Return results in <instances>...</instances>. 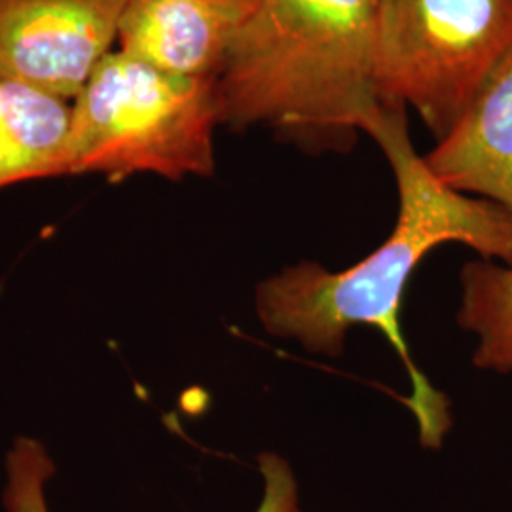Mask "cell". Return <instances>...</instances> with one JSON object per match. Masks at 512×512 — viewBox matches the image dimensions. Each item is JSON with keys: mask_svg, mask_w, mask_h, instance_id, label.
I'll list each match as a JSON object with an SVG mask.
<instances>
[{"mask_svg": "<svg viewBox=\"0 0 512 512\" xmlns=\"http://www.w3.org/2000/svg\"><path fill=\"white\" fill-rule=\"evenodd\" d=\"M391 165L399 190V215L389 238L344 272L300 262L262 281L255 306L262 327L296 340L310 353L338 357L355 325L382 330L403 363L421 444L437 450L452 427L450 403L412 361L401 329L404 291L421 260L444 243L471 247L484 260L512 266V213L471 198L439 181L414 148L406 109L382 105L366 122Z\"/></svg>", "mask_w": 512, "mask_h": 512, "instance_id": "obj_1", "label": "cell"}, {"mask_svg": "<svg viewBox=\"0 0 512 512\" xmlns=\"http://www.w3.org/2000/svg\"><path fill=\"white\" fill-rule=\"evenodd\" d=\"M378 0H241L217 80L220 126H264L302 148L348 150L382 107Z\"/></svg>", "mask_w": 512, "mask_h": 512, "instance_id": "obj_2", "label": "cell"}, {"mask_svg": "<svg viewBox=\"0 0 512 512\" xmlns=\"http://www.w3.org/2000/svg\"><path fill=\"white\" fill-rule=\"evenodd\" d=\"M217 80L164 73L110 52L76 95L69 175L122 183L152 173L169 181L215 173Z\"/></svg>", "mask_w": 512, "mask_h": 512, "instance_id": "obj_3", "label": "cell"}, {"mask_svg": "<svg viewBox=\"0 0 512 512\" xmlns=\"http://www.w3.org/2000/svg\"><path fill=\"white\" fill-rule=\"evenodd\" d=\"M512 54V0H378L374 80L442 139Z\"/></svg>", "mask_w": 512, "mask_h": 512, "instance_id": "obj_4", "label": "cell"}, {"mask_svg": "<svg viewBox=\"0 0 512 512\" xmlns=\"http://www.w3.org/2000/svg\"><path fill=\"white\" fill-rule=\"evenodd\" d=\"M126 0H0V80L74 101L110 54Z\"/></svg>", "mask_w": 512, "mask_h": 512, "instance_id": "obj_5", "label": "cell"}, {"mask_svg": "<svg viewBox=\"0 0 512 512\" xmlns=\"http://www.w3.org/2000/svg\"><path fill=\"white\" fill-rule=\"evenodd\" d=\"M241 19V0H126L122 54L186 78L219 80Z\"/></svg>", "mask_w": 512, "mask_h": 512, "instance_id": "obj_6", "label": "cell"}, {"mask_svg": "<svg viewBox=\"0 0 512 512\" xmlns=\"http://www.w3.org/2000/svg\"><path fill=\"white\" fill-rule=\"evenodd\" d=\"M423 158L446 186L512 213V54Z\"/></svg>", "mask_w": 512, "mask_h": 512, "instance_id": "obj_7", "label": "cell"}, {"mask_svg": "<svg viewBox=\"0 0 512 512\" xmlns=\"http://www.w3.org/2000/svg\"><path fill=\"white\" fill-rule=\"evenodd\" d=\"M71 122L67 99L0 80V190L67 177Z\"/></svg>", "mask_w": 512, "mask_h": 512, "instance_id": "obj_8", "label": "cell"}, {"mask_svg": "<svg viewBox=\"0 0 512 512\" xmlns=\"http://www.w3.org/2000/svg\"><path fill=\"white\" fill-rule=\"evenodd\" d=\"M458 325L478 336L476 368L512 374V266L484 258L463 266Z\"/></svg>", "mask_w": 512, "mask_h": 512, "instance_id": "obj_9", "label": "cell"}, {"mask_svg": "<svg viewBox=\"0 0 512 512\" xmlns=\"http://www.w3.org/2000/svg\"><path fill=\"white\" fill-rule=\"evenodd\" d=\"M4 471V511L50 512L48 482L54 478L55 463L44 442L18 437L6 454Z\"/></svg>", "mask_w": 512, "mask_h": 512, "instance_id": "obj_10", "label": "cell"}, {"mask_svg": "<svg viewBox=\"0 0 512 512\" xmlns=\"http://www.w3.org/2000/svg\"><path fill=\"white\" fill-rule=\"evenodd\" d=\"M258 469L264 492L255 512H302L298 482L287 459L274 452H264L258 458Z\"/></svg>", "mask_w": 512, "mask_h": 512, "instance_id": "obj_11", "label": "cell"}]
</instances>
